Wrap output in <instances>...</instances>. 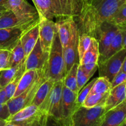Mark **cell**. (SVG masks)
Segmentation results:
<instances>
[{
	"label": "cell",
	"mask_w": 126,
	"mask_h": 126,
	"mask_svg": "<svg viewBox=\"0 0 126 126\" xmlns=\"http://www.w3.org/2000/svg\"><path fill=\"white\" fill-rule=\"evenodd\" d=\"M96 79H97V78H94V79H92V81L89 82L86 86H84V87L80 90L79 92H78V94L77 99H76V103H77L79 107L82 106L84 101V100L86 99L87 96L89 94L90 91H91V89H92V86H93L94 84Z\"/></svg>",
	"instance_id": "obj_34"
},
{
	"label": "cell",
	"mask_w": 126,
	"mask_h": 126,
	"mask_svg": "<svg viewBox=\"0 0 126 126\" xmlns=\"http://www.w3.org/2000/svg\"><path fill=\"white\" fill-rule=\"evenodd\" d=\"M79 33L75 20L71 25V32L70 40L66 47L63 48V55L66 66V73L70 71L73 65L76 63H79V60L78 44Z\"/></svg>",
	"instance_id": "obj_10"
},
{
	"label": "cell",
	"mask_w": 126,
	"mask_h": 126,
	"mask_svg": "<svg viewBox=\"0 0 126 126\" xmlns=\"http://www.w3.org/2000/svg\"><path fill=\"white\" fill-rule=\"evenodd\" d=\"M11 51L6 49H0V71L9 68Z\"/></svg>",
	"instance_id": "obj_35"
},
{
	"label": "cell",
	"mask_w": 126,
	"mask_h": 126,
	"mask_svg": "<svg viewBox=\"0 0 126 126\" xmlns=\"http://www.w3.org/2000/svg\"><path fill=\"white\" fill-rule=\"evenodd\" d=\"M5 11V9H0V17H1V15L3 14L4 11Z\"/></svg>",
	"instance_id": "obj_44"
},
{
	"label": "cell",
	"mask_w": 126,
	"mask_h": 126,
	"mask_svg": "<svg viewBox=\"0 0 126 126\" xmlns=\"http://www.w3.org/2000/svg\"><path fill=\"white\" fill-rule=\"evenodd\" d=\"M125 82H126V73L120 70L112 80L111 86L114 87Z\"/></svg>",
	"instance_id": "obj_36"
},
{
	"label": "cell",
	"mask_w": 126,
	"mask_h": 126,
	"mask_svg": "<svg viewBox=\"0 0 126 126\" xmlns=\"http://www.w3.org/2000/svg\"><path fill=\"white\" fill-rule=\"evenodd\" d=\"M63 80L55 81L46 99L39 108L46 111L49 116L48 123L53 122V125L62 126V89ZM47 123V124H48Z\"/></svg>",
	"instance_id": "obj_5"
},
{
	"label": "cell",
	"mask_w": 126,
	"mask_h": 126,
	"mask_svg": "<svg viewBox=\"0 0 126 126\" xmlns=\"http://www.w3.org/2000/svg\"><path fill=\"white\" fill-rule=\"evenodd\" d=\"M0 126H6V121L0 119Z\"/></svg>",
	"instance_id": "obj_43"
},
{
	"label": "cell",
	"mask_w": 126,
	"mask_h": 126,
	"mask_svg": "<svg viewBox=\"0 0 126 126\" xmlns=\"http://www.w3.org/2000/svg\"><path fill=\"white\" fill-rule=\"evenodd\" d=\"M122 36V46L126 49V22L118 26Z\"/></svg>",
	"instance_id": "obj_38"
},
{
	"label": "cell",
	"mask_w": 126,
	"mask_h": 126,
	"mask_svg": "<svg viewBox=\"0 0 126 126\" xmlns=\"http://www.w3.org/2000/svg\"><path fill=\"white\" fill-rule=\"evenodd\" d=\"M108 22L117 26L126 22V2L119 9Z\"/></svg>",
	"instance_id": "obj_32"
},
{
	"label": "cell",
	"mask_w": 126,
	"mask_h": 126,
	"mask_svg": "<svg viewBox=\"0 0 126 126\" xmlns=\"http://www.w3.org/2000/svg\"><path fill=\"white\" fill-rule=\"evenodd\" d=\"M39 18L22 19L17 17L11 10H5L0 17V29L8 28L30 27L39 23Z\"/></svg>",
	"instance_id": "obj_17"
},
{
	"label": "cell",
	"mask_w": 126,
	"mask_h": 126,
	"mask_svg": "<svg viewBox=\"0 0 126 126\" xmlns=\"http://www.w3.org/2000/svg\"><path fill=\"white\" fill-rule=\"evenodd\" d=\"M34 25L0 29V49H6L11 51L19 41L25 32Z\"/></svg>",
	"instance_id": "obj_14"
},
{
	"label": "cell",
	"mask_w": 126,
	"mask_h": 126,
	"mask_svg": "<svg viewBox=\"0 0 126 126\" xmlns=\"http://www.w3.org/2000/svg\"></svg>",
	"instance_id": "obj_47"
},
{
	"label": "cell",
	"mask_w": 126,
	"mask_h": 126,
	"mask_svg": "<svg viewBox=\"0 0 126 126\" xmlns=\"http://www.w3.org/2000/svg\"><path fill=\"white\" fill-rule=\"evenodd\" d=\"M54 82H55L53 80L50 79L44 80L37 90L32 102V104L37 107H40L47 97Z\"/></svg>",
	"instance_id": "obj_23"
},
{
	"label": "cell",
	"mask_w": 126,
	"mask_h": 126,
	"mask_svg": "<svg viewBox=\"0 0 126 126\" xmlns=\"http://www.w3.org/2000/svg\"><path fill=\"white\" fill-rule=\"evenodd\" d=\"M73 20V18H69L56 22L58 28V34L63 48L66 47L70 40L71 25Z\"/></svg>",
	"instance_id": "obj_22"
},
{
	"label": "cell",
	"mask_w": 126,
	"mask_h": 126,
	"mask_svg": "<svg viewBox=\"0 0 126 126\" xmlns=\"http://www.w3.org/2000/svg\"><path fill=\"white\" fill-rule=\"evenodd\" d=\"M126 55V49L123 48L111 57L98 62L99 76L106 78L111 82L114 76L121 69Z\"/></svg>",
	"instance_id": "obj_8"
},
{
	"label": "cell",
	"mask_w": 126,
	"mask_h": 126,
	"mask_svg": "<svg viewBox=\"0 0 126 126\" xmlns=\"http://www.w3.org/2000/svg\"><path fill=\"white\" fill-rule=\"evenodd\" d=\"M105 112V105L91 108L80 106L72 116V126H102Z\"/></svg>",
	"instance_id": "obj_6"
},
{
	"label": "cell",
	"mask_w": 126,
	"mask_h": 126,
	"mask_svg": "<svg viewBox=\"0 0 126 126\" xmlns=\"http://www.w3.org/2000/svg\"><path fill=\"white\" fill-rule=\"evenodd\" d=\"M48 119L46 111L31 104L11 115L6 121V126H46Z\"/></svg>",
	"instance_id": "obj_4"
},
{
	"label": "cell",
	"mask_w": 126,
	"mask_h": 126,
	"mask_svg": "<svg viewBox=\"0 0 126 126\" xmlns=\"http://www.w3.org/2000/svg\"><path fill=\"white\" fill-rule=\"evenodd\" d=\"M43 70H30L25 71L20 79L13 97H16L28 89L39 78Z\"/></svg>",
	"instance_id": "obj_21"
},
{
	"label": "cell",
	"mask_w": 126,
	"mask_h": 126,
	"mask_svg": "<svg viewBox=\"0 0 126 126\" xmlns=\"http://www.w3.org/2000/svg\"><path fill=\"white\" fill-rule=\"evenodd\" d=\"M11 115L7 103L0 104V119L7 121Z\"/></svg>",
	"instance_id": "obj_37"
},
{
	"label": "cell",
	"mask_w": 126,
	"mask_h": 126,
	"mask_svg": "<svg viewBox=\"0 0 126 126\" xmlns=\"http://www.w3.org/2000/svg\"><path fill=\"white\" fill-rule=\"evenodd\" d=\"M7 2V0H0V9H5V6H6Z\"/></svg>",
	"instance_id": "obj_40"
},
{
	"label": "cell",
	"mask_w": 126,
	"mask_h": 126,
	"mask_svg": "<svg viewBox=\"0 0 126 126\" xmlns=\"http://www.w3.org/2000/svg\"><path fill=\"white\" fill-rule=\"evenodd\" d=\"M45 79L43 76V71L39 78L28 89L17 97H12L7 101V104L11 115L15 114L25 107L32 104V102L37 90Z\"/></svg>",
	"instance_id": "obj_7"
},
{
	"label": "cell",
	"mask_w": 126,
	"mask_h": 126,
	"mask_svg": "<svg viewBox=\"0 0 126 126\" xmlns=\"http://www.w3.org/2000/svg\"><path fill=\"white\" fill-rule=\"evenodd\" d=\"M126 98V82L112 87L109 92L105 104L106 111L121 103Z\"/></svg>",
	"instance_id": "obj_20"
},
{
	"label": "cell",
	"mask_w": 126,
	"mask_h": 126,
	"mask_svg": "<svg viewBox=\"0 0 126 126\" xmlns=\"http://www.w3.org/2000/svg\"><path fill=\"white\" fill-rule=\"evenodd\" d=\"M111 89V82L106 78L99 76L95 81L89 95L107 93L109 92Z\"/></svg>",
	"instance_id": "obj_29"
},
{
	"label": "cell",
	"mask_w": 126,
	"mask_h": 126,
	"mask_svg": "<svg viewBox=\"0 0 126 126\" xmlns=\"http://www.w3.org/2000/svg\"><path fill=\"white\" fill-rule=\"evenodd\" d=\"M126 0H96L92 4H84L79 14L75 18L79 34L85 33L97 38L103 22L113 17Z\"/></svg>",
	"instance_id": "obj_1"
},
{
	"label": "cell",
	"mask_w": 126,
	"mask_h": 126,
	"mask_svg": "<svg viewBox=\"0 0 126 126\" xmlns=\"http://www.w3.org/2000/svg\"><path fill=\"white\" fill-rule=\"evenodd\" d=\"M92 76L91 75L86 72L82 66L79 64L77 71V86L78 92H79L80 90L85 86V84Z\"/></svg>",
	"instance_id": "obj_33"
},
{
	"label": "cell",
	"mask_w": 126,
	"mask_h": 126,
	"mask_svg": "<svg viewBox=\"0 0 126 126\" xmlns=\"http://www.w3.org/2000/svg\"><path fill=\"white\" fill-rule=\"evenodd\" d=\"M92 36L85 33L79 34L78 44V51L79 60L81 59L84 54L89 47Z\"/></svg>",
	"instance_id": "obj_31"
},
{
	"label": "cell",
	"mask_w": 126,
	"mask_h": 126,
	"mask_svg": "<svg viewBox=\"0 0 126 126\" xmlns=\"http://www.w3.org/2000/svg\"><path fill=\"white\" fill-rule=\"evenodd\" d=\"M20 63L14 67L9 68L0 71V88L4 87L12 81L17 74Z\"/></svg>",
	"instance_id": "obj_30"
},
{
	"label": "cell",
	"mask_w": 126,
	"mask_h": 126,
	"mask_svg": "<svg viewBox=\"0 0 126 126\" xmlns=\"http://www.w3.org/2000/svg\"><path fill=\"white\" fill-rule=\"evenodd\" d=\"M124 126H126V123H125V124H124Z\"/></svg>",
	"instance_id": "obj_45"
},
{
	"label": "cell",
	"mask_w": 126,
	"mask_h": 126,
	"mask_svg": "<svg viewBox=\"0 0 126 126\" xmlns=\"http://www.w3.org/2000/svg\"></svg>",
	"instance_id": "obj_46"
},
{
	"label": "cell",
	"mask_w": 126,
	"mask_h": 126,
	"mask_svg": "<svg viewBox=\"0 0 126 126\" xmlns=\"http://www.w3.org/2000/svg\"><path fill=\"white\" fill-rule=\"evenodd\" d=\"M5 9L11 10L17 17L22 19H35L39 18L35 7L26 0H7Z\"/></svg>",
	"instance_id": "obj_13"
},
{
	"label": "cell",
	"mask_w": 126,
	"mask_h": 126,
	"mask_svg": "<svg viewBox=\"0 0 126 126\" xmlns=\"http://www.w3.org/2000/svg\"><path fill=\"white\" fill-rule=\"evenodd\" d=\"M126 122V98L121 103L105 113L102 126H124Z\"/></svg>",
	"instance_id": "obj_16"
},
{
	"label": "cell",
	"mask_w": 126,
	"mask_h": 126,
	"mask_svg": "<svg viewBox=\"0 0 126 126\" xmlns=\"http://www.w3.org/2000/svg\"><path fill=\"white\" fill-rule=\"evenodd\" d=\"M39 17L55 22L69 18L75 19L81 12L83 0H32Z\"/></svg>",
	"instance_id": "obj_2"
},
{
	"label": "cell",
	"mask_w": 126,
	"mask_h": 126,
	"mask_svg": "<svg viewBox=\"0 0 126 126\" xmlns=\"http://www.w3.org/2000/svg\"><path fill=\"white\" fill-rule=\"evenodd\" d=\"M48 55H46L41 47L39 39L25 60V70H43L46 63Z\"/></svg>",
	"instance_id": "obj_18"
},
{
	"label": "cell",
	"mask_w": 126,
	"mask_h": 126,
	"mask_svg": "<svg viewBox=\"0 0 126 126\" xmlns=\"http://www.w3.org/2000/svg\"><path fill=\"white\" fill-rule=\"evenodd\" d=\"M109 92L88 95L84 101L82 106L91 108L97 106L105 105L106 100L109 95Z\"/></svg>",
	"instance_id": "obj_27"
},
{
	"label": "cell",
	"mask_w": 126,
	"mask_h": 126,
	"mask_svg": "<svg viewBox=\"0 0 126 126\" xmlns=\"http://www.w3.org/2000/svg\"><path fill=\"white\" fill-rule=\"evenodd\" d=\"M84 4L87 5H91L96 1V0H83Z\"/></svg>",
	"instance_id": "obj_42"
},
{
	"label": "cell",
	"mask_w": 126,
	"mask_h": 126,
	"mask_svg": "<svg viewBox=\"0 0 126 126\" xmlns=\"http://www.w3.org/2000/svg\"><path fill=\"white\" fill-rule=\"evenodd\" d=\"M79 64V63H76L73 65L63 81L64 86L76 93L79 92L77 86V71Z\"/></svg>",
	"instance_id": "obj_26"
},
{
	"label": "cell",
	"mask_w": 126,
	"mask_h": 126,
	"mask_svg": "<svg viewBox=\"0 0 126 126\" xmlns=\"http://www.w3.org/2000/svg\"><path fill=\"white\" fill-rule=\"evenodd\" d=\"M119 30L118 26L108 21H106L101 25L96 38L98 43L99 57L104 55Z\"/></svg>",
	"instance_id": "obj_15"
},
{
	"label": "cell",
	"mask_w": 126,
	"mask_h": 126,
	"mask_svg": "<svg viewBox=\"0 0 126 126\" xmlns=\"http://www.w3.org/2000/svg\"><path fill=\"white\" fill-rule=\"evenodd\" d=\"M39 39L41 47L46 55H49L55 34L58 32L57 23L54 20L39 17Z\"/></svg>",
	"instance_id": "obj_9"
},
{
	"label": "cell",
	"mask_w": 126,
	"mask_h": 126,
	"mask_svg": "<svg viewBox=\"0 0 126 126\" xmlns=\"http://www.w3.org/2000/svg\"><path fill=\"white\" fill-rule=\"evenodd\" d=\"M122 49H123V46H122V36L120 30H119V32H118V33L116 34L115 36L114 37L113 39L112 40L111 43L110 44L109 47L107 49V51L105 52L104 55L98 58V62H100L103 61V60L111 57L112 55L115 54L116 53L121 50Z\"/></svg>",
	"instance_id": "obj_25"
},
{
	"label": "cell",
	"mask_w": 126,
	"mask_h": 126,
	"mask_svg": "<svg viewBox=\"0 0 126 126\" xmlns=\"http://www.w3.org/2000/svg\"><path fill=\"white\" fill-rule=\"evenodd\" d=\"M66 75L63 47L57 32L54 36L46 63L43 69V76L46 79H50L55 82L63 80Z\"/></svg>",
	"instance_id": "obj_3"
},
{
	"label": "cell",
	"mask_w": 126,
	"mask_h": 126,
	"mask_svg": "<svg viewBox=\"0 0 126 126\" xmlns=\"http://www.w3.org/2000/svg\"><path fill=\"white\" fill-rule=\"evenodd\" d=\"M121 70L126 73V55L124 59V61H123V65H122V67H121Z\"/></svg>",
	"instance_id": "obj_41"
},
{
	"label": "cell",
	"mask_w": 126,
	"mask_h": 126,
	"mask_svg": "<svg viewBox=\"0 0 126 126\" xmlns=\"http://www.w3.org/2000/svg\"><path fill=\"white\" fill-rule=\"evenodd\" d=\"M39 27L38 23L26 31L20 39L26 59L39 39Z\"/></svg>",
	"instance_id": "obj_19"
},
{
	"label": "cell",
	"mask_w": 126,
	"mask_h": 126,
	"mask_svg": "<svg viewBox=\"0 0 126 126\" xmlns=\"http://www.w3.org/2000/svg\"><path fill=\"white\" fill-rule=\"evenodd\" d=\"M99 55L98 41L96 38L92 37L89 47L79 61V65L86 72L91 76H93L98 68Z\"/></svg>",
	"instance_id": "obj_12"
},
{
	"label": "cell",
	"mask_w": 126,
	"mask_h": 126,
	"mask_svg": "<svg viewBox=\"0 0 126 126\" xmlns=\"http://www.w3.org/2000/svg\"><path fill=\"white\" fill-rule=\"evenodd\" d=\"M26 59L25 53L21 44L20 40L17 43L14 47L11 50L9 60V67H14L19 65L23 60Z\"/></svg>",
	"instance_id": "obj_28"
},
{
	"label": "cell",
	"mask_w": 126,
	"mask_h": 126,
	"mask_svg": "<svg viewBox=\"0 0 126 126\" xmlns=\"http://www.w3.org/2000/svg\"><path fill=\"white\" fill-rule=\"evenodd\" d=\"M78 94L65 86L62 89V126H72L73 114L79 106L76 103Z\"/></svg>",
	"instance_id": "obj_11"
},
{
	"label": "cell",
	"mask_w": 126,
	"mask_h": 126,
	"mask_svg": "<svg viewBox=\"0 0 126 126\" xmlns=\"http://www.w3.org/2000/svg\"><path fill=\"white\" fill-rule=\"evenodd\" d=\"M7 101L8 100H7L4 87L0 88V104L7 103Z\"/></svg>",
	"instance_id": "obj_39"
},
{
	"label": "cell",
	"mask_w": 126,
	"mask_h": 126,
	"mask_svg": "<svg viewBox=\"0 0 126 126\" xmlns=\"http://www.w3.org/2000/svg\"><path fill=\"white\" fill-rule=\"evenodd\" d=\"M25 60L26 59L23 60L20 63L19 68L18 69V71H17V74H16L14 78L12 79V81L11 82H9L8 84L6 85L4 87L7 100H9L13 97L14 95L15 92H16V89H17V86H18L20 79L21 77H22V75L25 73V71H26Z\"/></svg>",
	"instance_id": "obj_24"
}]
</instances>
